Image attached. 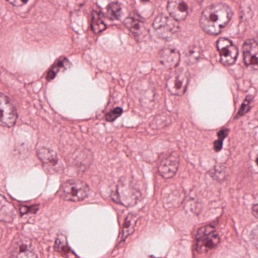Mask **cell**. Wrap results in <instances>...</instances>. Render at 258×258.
Segmentation results:
<instances>
[{"mask_svg": "<svg viewBox=\"0 0 258 258\" xmlns=\"http://www.w3.org/2000/svg\"><path fill=\"white\" fill-rule=\"evenodd\" d=\"M232 12L224 4H214L207 7L200 19L201 28L210 35H217L229 23Z\"/></svg>", "mask_w": 258, "mask_h": 258, "instance_id": "6da1fadb", "label": "cell"}, {"mask_svg": "<svg viewBox=\"0 0 258 258\" xmlns=\"http://www.w3.org/2000/svg\"><path fill=\"white\" fill-rule=\"evenodd\" d=\"M141 199V192L137 185L130 179H121L117 184L115 191L111 195V199L116 203L125 207H132Z\"/></svg>", "mask_w": 258, "mask_h": 258, "instance_id": "7a4b0ae2", "label": "cell"}, {"mask_svg": "<svg viewBox=\"0 0 258 258\" xmlns=\"http://www.w3.org/2000/svg\"><path fill=\"white\" fill-rule=\"evenodd\" d=\"M220 242V235L216 232L214 225H207L198 230L196 237V250L198 253L210 251Z\"/></svg>", "mask_w": 258, "mask_h": 258, "instance_id": "3957f363", "label": "cell"}, {"mask_svg": "<svg viewBox=\"0 0 258 258\" xmlns=\"http://www.w3.org/2000/svg\"><path fill=\"white\" fill-rule=\"evenodd\" d=\"M90 191V187L85 182L78 179H72L61 185L60 196L69 202H81L89 196Z\"/></svg>", "mask_w": 258, "mask_h": 258, "instance_id": "277c9868", "label": "cell"}, {"mask_svg": "<svg viewBox=\"0 0 258 258\" xmlns=\"http://www.w3.org/2000/svg\"><path fill=\"white\" fill-rule=\"evenodd\" d=\"M153 28L158 37L170 40L179 31V27L174 19L165 15H160L154 21Z\"/></svg>", "mask_w": 258, "mask_h": 258, "instance_id": "5b68a950", "label": "cell"}, {"mask_svg": "<svg viewBox=\"0 0 258 258\" xmlns=\"http://www.w3.org/2000/svg\"><path fill=\"white\" fill-rule=\"evenodd\" d=\"M189 75L184 69H179L170 75L167 81L169 91L175 96H182L186 91Z\"/></svg>", "mask_w": 258, "mask_h": 258, "instance_id": "8992f818", "label": "cell"}, {"mask_svg": "<svg viewBox=\"0 0 258 258\" xmlns=\"http://www.w3.org/2000/svg\"><path fill=\"white\" fill-rule=\"evenodd\" d=\"M10 258H37V254L29 240L18 237L12 244Z\"/></svg>", "mask_w": 258, "mask_h": 258, "instance_id": "52a82bcc", "label": "cell"}, {"mask_svg": "<svg viewBox=\"0 0 258 258\" xmlns=\"http://www.w3.org/2000/svg\"><path fill=\"white\" fill-rule=\"evenodd\" d=\"M217 48L220 53V61L224 66H231L235 62L238 57V49L230 40L226 38L219 39Z\"/></svg>", "mask_w": 258, "mask_h": 258, "instance_id": "ba28073f", "label": "cell"}, {"mask_svg": "<svg viewBox=\"0 0 258 258\" xmlns=\"http://www.w3.org/2000/svg\"><path fill=\"white\" fill-rule=\"evenodd\" d=\"M0 108L2 111L1 125L6 127H12L16 124L18 118L17 111L8 96L1 93Z\"/></svg>", "mask_w": 258, "mask_h": 258, "instance_id": "9c48e42d", "label": "cell"}, {"mask_svg": "<svg viewBox=\"0 0 258 258\" xmlns=\"http://www.w3.org/2000/svg\"><path fill=\"white\" fill-rule=\"evenodd\" d=\"M242 52L246 66L258 70V43L253 40H247L243 45Z\"/></svg>", "mask_w": 258, "mask_h": 258, "instance_id": "30bf717a", "label": "cell"}, {"mask_svg": "<svg viewBox=\"0 0 258 258\" xmlns=\"http://www.w3.org/2000/svg\"><path fill=\"white\" fill-rule=\"evenodd\" d=\"M179 164V158L177 154H170L161 161L158 167V172L164 179H170L173 177L177 172Z\"/></svg>", "mask_w": 258, "mask_h": 258, "instance_id": "8fae6325", "label": "cell"}, {"mask_svg": "<svg viewBox=\"0 0 258 258\" xmlns=\"http://www.w3.org/2000/svg\"><path fill=\"white\" fill-rule=\"evenodd\" d=\"M158 60L164 67L173 69L177 67L180 61V54L177 49L174 48H164L158 54Z\"/></svg>", "mask_w": 258, "mask_h": 258, "instance_id": "7c38bea8", "label": "cell"}, {"mask_svg": "<svg viewBox=\"0 0 258 258\" xmlns=\"http://www.w3.org/2000/svg\"><path fill=\"white\" fill-rule=\"evenodd\" d=\"M167 11L172 19L176 22H181L185 20L188 16V6L185 2L180 0L170 1L167 4Z\"/></svg>", "mask_w": 258, "mask_h": 258, "instance_id": "4fadbf2b", "label": "cell"}, {"mask_svg": "<svg viewBox=\"0 0 258 258\" xmlns=\"http://www.w3.org/2000/svg\"><path fill=\"white\" fill-rule=\"evenodd\" d=\"M124 24L126 28L134 34L136 37L141 38L146 36V29L144 22L142 20L141 18L137 16V15H131L129 17L126 18Z\"/></svg>", "mask_w": 258, "mask_h": 258, "instance_id": "5bb4252c", "label": "cell"}, {"mask_svg": "<svg viewBox=\"0 0 258 258\" xmlns=\"http://www.w3.org/2000/svg\"><path fill=\"white\" fill-rule=\"evenodd\" d=\"M39 159L48 167H55L58 164V158L57 154L52 149L41 148L37 152Z\"/></svg>", "mask_w": 258, "mask_h": 258, "instance_id": "9a60e30c", "label": "cell"}, {"mask_svg": "<svg viewBox=\"0 0 258 258\" xmlns=\"http://www.w3.org/2000/svg\"><path fill=\"white\" fill-rule=\"evenodd\" d=\"M55 250L61 253L64 258H78L76 253L72 250L68 244L66 237L61 234L57 237L55 243Z\"/></svg>", "mask_w": 258, "mask_h": 258, "instance_id": "2e32d148", "label": "cell"}, {"mask_svg": "<svg viewBox=\"0 0 258 258\" xmlns=\"http://www.w3.org/2000/svg\"><path fill=\"white\" fill-rule=\"evenodd\" d=\"M70 66L71 63L68 58H64V57L58 58L48 72L47 75H46V80L48 81H52V80L56 78L57 75L60 72L66 70Z\"/></svg>", "mask_w": 258, "mask_h": 258, "instance_id": "e0dca14e", "label": "cell"}, {"mask_svg": "<svg viewBox=\"0 0 258 258\" xmlns=\"http://www.w3.org/2000/svg\"><path fill=\"white\" fill-rule=\"evenodd\" d=\"M91 28L95 34H99L106 29V25L100 12L93 11L92 13Z\"/></svg>", "mask_w": 258, "mask_h": 258, "instance_id": "ac0fdd59", "label": "cell"}, {"mask_svg": "<svg viewBox=\"0 0 258 258\" xmlns=\"http://www.w3.org/2000/svg\"><path fill=\"white\" fill-rule=\"evenodd\" d=\"M137 222V217L136 216V214H131L126 217L124 225H123L122 240L125 239L126 237L129 236L131 234L134 232Z\"/></svg>", "mask_w": 258, "mask_h": 258, "instance_id": "d6986e66", "label": "cell"}, {"mask_svg": "<svg viewBox=\"0 0 258 258\" xmlns=\"http://www.w3.org/2000/svg\"><path fill=\"white\" fill-rule=\"evenodd\" d=\"M107 15L111 20H119L121 17V5L119 3H111L107 7Z\"/></svg>", "mask_w": 258, "mask_h": 258, "instance_id": "ffe728a7", "label": "cell"}, {"mask_svg": "<svg viewBox=\"0 0 258 258\" xmlns=\"http://www.w3.org/2000/svg\"><path fill=\"white\" fill-rule=\"evenodd\" d=\"M202 50L199 46H191V47L188 48L186 53H185L187 62L188 64H194V63L197 62L202 56Z\"/></svg>", "mask_w": 258, "mask_h": 258, "instance_id": "44dd1931", "label": "cell"}, {"mask_svg": "<svg viewBox=\"0 0 258 258\" xmlns=\"http://www.w3.org/2000/svg\"><path fill=\"white\" fill-rule=\"evenodd\" d=\"M210 176L217 181H222L226 177V168L223 165L214 166L209 172Z\"/></svg>", "mask_w": 258, "mask_h": 258, "instance_id": "7402d4cb", "label": "cell"}, {"mask_svg": "<svg viewBox=\"0 0 258 258\" xmlns=\"http://www.w3.org/2000/svg\"><path fill=\"white\" fill-rule=\"evenodd\" d=\"M228 133H229V130L223 129L218 133V140L214 142V150L216 152H220L223 147V142L224 139L227 137Z\"/></svg>", "mask_w": 258, "mask_h": 258, "instance_id": "603a6c76", "label": "cell"}, {"mask_svg": "<svg viewBox=\"0 0 258 258\" xmlns=\"http://www.w3.org/2000/svg\"><path fill=\"white\" fill-rule=\"evenodd\" d=\"M252 100H253V97H252V96H248L246 98L245 100L244 101L242 105H241V108H240L238 112L237 113L236 118L244 115V114H246V113L250 110V103H251Z\"/></svg>", "mask_w": 258, "mask_h": 258, "instance_id": "cb8c5ba5", "label": "cell"}, {"mask_svg": "<svg viewBox=\"0 0 258 258\" xmlns=\"http://www.w3.org/2000/svg\"><path fill=\"white\" fill-rule=\"evenodd\" d=\"M123 113V109L121 108H116L114 109L111 110V111L108 113L105 116V119H106L108 122H113L118 118Z\"/></svg>", "mask_w": 258, "mask_h": 258, "instance_id": "d4e9b609", "label": "cell"}, {"mask_svg": "<svg viewBox=\"0 0 258 258\" xmlns=\"http://www.w3.org/2000/svg\"><path fill=\"white\" fill-rule=\"evenodd\" d=\"M250 241H251L253 245L258 250V226L252 230L250 233Z\"/></svg>", "mask_w": 258, "mask_h": 258, "instance_id": "484cf974", "label": "cell"}, {"mask_svg": "<svg viewBox=\"0 0 258 258\" xmlns=\"http://www.w3.org/2000/svg\"><path fill=\"white\" fill-rule=\"evenodd\" d=\"M28 3V1H22V0H16V1H9V4H12L14 7H22Z\"/></svg>", "mask_w": 258, "mask_h": 258, "instance_id": "4316f807", "label": "cell"}, {"mask_svg": "<svg viewBox=\"0 0 258 258\" xmlns=\"http://www.w3.org/2000/svg\"><path fill=\"white\" fill-rule=\"evenodd\" d=\"M251 212L253 217L258 219V204H255V205H253V206H252Z\"/></svg>", "mask_w": 258, "mask_h": 258, "instance_id": "83f0119b", "label": "cell"}, {"mask_svg": "<svg viewBox=\"0 0 258 258\" xmlns=\"http://www.w3.org/2000/svg\"><path fill=\"white\" fill-rule=\"evenodd\" d=\"M256 164H257V165H258V158H256Z\"/></svg>", "mask_w": 258, "mask_h": 258, "instance_id": "f1b7e54d", "label": "cell"}, {"mask_svg": "<svg viewBox=\"0 0 258 258\" xmlns=\"http://www.w3.org/2000/svg\"><path fill=\"white\" fill-rule=\"evenodd\" d=\"M150 258H158V257H155V256H150Z\"/></svg>", "mask_w": 258, "mask_h": 258, "instance_id": "f546056e", "label": "cell"}]
</instances>
